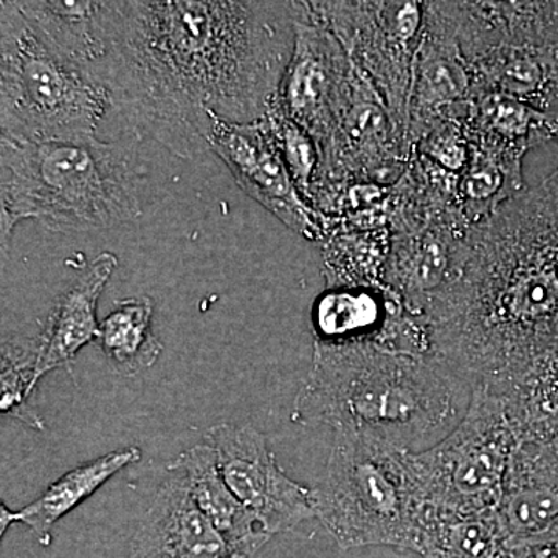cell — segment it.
<instances>
[{"instance_id":"4fadbf2b","label":"cell","mask_w":558,"mask_h":558,"mask_svg":"<svg viewBox=\"0 0 558 558\" xmlns=\"http://www.w3.org/2000/svg\"><path fill=\"white\" fill-rule=\"evenodd\" d=\"M472 90V75L458 38L457 2H425L411 84V148L439 121L465 120Z\"/></svg>"},{"instance_id":"e0dca14e","label":"cell","mask_w":558,"mask_h":558,"mask_svg":"<svg viewBox=\"0 0 558 558\" xmlns=\"http://www.w3.org/2000/svg\"><path fill=\"white\" fill-rule=\"evenodd\" d=\"M185 481L191 498L226 539L231 554L252 558L271 538L258 526L220 475L218 457L209 444H197L168 465Z\"/></svg>"},{"instance_id":"ffe728a7","label":"cell","mask_w":558,"mask_h":558,"mask_svg":"<svg viewBox=\"0 0 558 558\" xmlns=\"http://www.w3.org/2000/svg\"><path fill=\"white\" fill-rule=\"evenodd\" d=\"M413 553L422 558H515L497 517L487 512H454L424 506Z\"/></svg>"},{"instance_id":"9a60e30c","label":"cell","mask_w":558,"mask_h":558,"mask_svg":"<svg viewBox=\"0 0 558 558\" xmlns=\"http://www.w3.org/2000/svg\"><path fill=\"white\" fill-rule=\"evenodd\" d=\"M230 549L178 473L161 484L140 521L128 558H226Z\"/></svg>"},{"instance_id":"9c48e42d","label":"cell","mask_w":558,"mask_h":558,"mask_svg":"<svg viewBox=\"0 0 558 558\" xmlns=\"http://www.w3.org/2000/svg\"><path fill=\"white\" fill-rule=\"evenodd\" d=\"M384 288L410 312L429 307L457 281L472 226L457 207H439L391 191Z\"/></svg>"},{"instance_id":"44dd1931","label":"cell","mask_w":558,"mask_h":558,"mask_svg":"<svg viewBox=\"0 0 558 558\" xmlns=\"http://www.w3.org/2000/svg\"><path fill=\"white\" fill-rule=\"evenodd\" d=\"M469 140L470 159L459 175L458 202L462 216L473 227L527 189L523 180L526 154L480 138Z\"/></svg>"},{"instance_id":"6da1fadb","label":"cell","mask_w":558,"mask_h":558,"mask_svg":"<svg viewBox=\"0 0 558 558\" xmlns=\"http://www.w3.org/2000/svg\"><path fill=\"white\" fill-rule=\"evenodd\" d=\"M301 13L303 2H113L100 80L140 138L194 159L209 150L216 121L270 112Z\"/></svg>"},{"instance_id":"52a82bcc","label":"cell","mask_w":558,"mask_h":558,"mask_svg":"<svg viewBox=\"0 0 558 558\" xmlns=\"http://www.w3.org/2000/svg\"><path fill=\"white\" fill-rule=\"evenodd\" d=\"M517 446L505 400L473 388L464 417L439 442L410 451V470L422 506L454 512L497 510Z\"/></svg>"},{"instance_id":"7a4b0ae2","label":"cell","mask_w":558,"mask_h":558,"mask_svg":"<svg viewBox=\"0 0 558 558\" xmlns=\"http://www.w3.org/2000/svg\"><path fill=\"white\" fill-rule=\"evenodd\" d=\"M436 359L490 391L558 349V170L472 227L427 314Z\"/></svg>"},{"instance_id":"8992f818","label":"cell","mask_w":558,"mask_h":558,"mask_svg":"<svg viewBox=\"0 0 558 558\" xmlns=\"http://www.w3.org/2000/svg\"><path fill=\"white\" fill-rule=\"evenodd\" d=\"M409 457V450L336 433L328 465L311 497L315 517L341 549H414L424 506Z\"/></svg>"},{"instance_id":"83f0119b","label":"cell","mask_w":558,"mask_h":558,"mask_svg":"<svg viewBox=\"0 0 558 558\" xmlns=\"http://www.w3.org/2000/svg\"><path fill=\"white\" fill-rule=\"evenodd\" d=\"M36 344L33 348L20 344H2V400L3 414L20 418L24 424L43 429L38 414L27 405L35 389Z\"/></svg>"},{"instance_id":"7402d4cb","label":"cell","mask_w":558,"mask_h":558,"mask_svg":"<svg viewBox=\"0 0 558 558\" xmlns=\"http://www.w3.org/2000/svg\"><path fill=\"white\" fill-rule=\"evenodd\" d=\"M399 303L385 288L326 289L312 307L315 341L344 344L379 340Z\"/></svg>"},{"instance_id":"8fae6325","label":"cell","mask_w":558,"mask_h":558,"mask_svg":"<svg viewBox=\"0 0 558 558\" xmlns=\"http://www.w3.org/2000/svg\"><path fill=\"white\" fill-rule=\"evenodd\" d=\"M205 439L231 494L270 537L314 519L311 488L286 475L258 429L223 422L209 427Z\"/></svg>"},{"instance_id":"2e32d148","label":"cell","mask_w":558,"mask_h":558,"mask_svg":"<svg viewBox=\"0 0 558 558\" xmlns=\"http://www.w3.org/2000/svg\"><path fill=\"white\" fill-rule=\"evenodd\" d=\"M117 266L113 253H100L61 293L36 341L35 387L50 371L69 368L81 349L98 340V301Z\"/></svg>"},{"instance_id":"4316f807","label":"cell","mask_w":558,"mask_h":558,"mask_svg":"<svg viewBox=\"0 0 558 558\" xmlns=\"http://www.w3.org/2000/svg\"><path fill=\"white\" fill-rule=\"evenodd\" d=\"M267 120L296 189L311 204L312 193L317 185L319 168H322L317 143L303 128L290 119L282 109L279 98L267 113Z\"/></svg>"},{"instance_id":"603a6c76","label":"cell","mask_w":558,"mask_h":558,"mask_svg":"<svg viewBox=\"0 0 558 558\" xmlns=\"http://www.w3.org/2000/svg\"><path fill=\"white\" fill-rule=\"evenodd\" d=\"M465 128L469 137L529 150L558 135V124L545 112L517 98L501 94H480L469 102Z\"/></svg>"},{"instance_id":"30bf717a","label":"cell","mask_w":558,"mask_h":558,"mask_svg":"<svg viewBox=\"0 0 558 558\" xmlns=\"http://www.w3.org/2000/svg\"><path fill=\"white\" fill-rule=\"evenodd\" d=\"M359 80L360 73L340 40L303 2L278 98L290 119L317 143L322 160L355 100Z\"/></svg>"},{"instance_id":"7c38bea8","label":"cell","mask_w":558,"mask_h":558,"mask_svg":"<svg viewBox=\"0 0 558 558\" xmlns=\"http://www.w3.org/2000/svg\"><path fill=\"white\" fill-rule=\"evenodd\" d=\"M208 146L229 167L238 186L289 230L312 242L326 241V220L296 189L267 117L247 124L218 120Z\"/></svg>"},{"instance_id":"3957f363","label":"cell","mask_w":558,"mask_h":558,"mask_svg":"<svg viewBox=\"0 0 558 558\" xmlns=\"http://www.w3.org/2000/svg\"><path fill=\"white\" fill-rule=\"evenodd\" d=\"M473 388L439 359L376 340L314 341L293 421L329 425L400 450H425L464 417Z\"/></svg>"},{"instance_id":"d4e9b609","label":"cell","mask_w":558,"mask_h":558,"mask_svg":"<svg viewBox=\"0 0 558 558\" xmlns=\"http://www.w3.org/2000/svg\"><path fill=\"white\" fill-rule=\"evenodd\" d=\"M492 392L505 400L517 440L558 438V349Z\"/></svg>"},{"instance_id":"5b68a950","label":"cell","mask_w":558,"mask_h":558,"mask_svg":"<svg viewBox=\"0 0 558 558\" xmlns=\"http://www.w3.org/2000/svg\"><path fill=\"white\" fill-rule=\"evenodd\" d=\"M0 5V140L97 138L112 106L109 87L54 49L16 2Z\"/></svg>"},{"instance_id":"277c9868","label":"cell","mask_w":558,"mask_h":558,"mask_svg":"<svg viewBox=\"0 0 558 558\" xmlns=\"http://www.w3.org/2000/svg\"><path fill=\"white\" fill-rule=\"evenodd\" d=\"M0 180L3 244L25 219L54 231H90L142 215V171L117 143L0 140Z\"/></svg>"},{"instance_id":"4dcf8cb0","label":"cell","mask_w":558,"mask_h":558,"mask_svg":"<svg viewBox=\"0 0 558 558\" xmlns=\"http://www.w3.org/2000/svg\"><path fill=\"white\" fill-rule=\"evenodd\" d=\"M556 140H558V135H557V138H556Z\"/></svg>"},{"instance_id":"484cf974","label":"cell","mask_w":558,"mask_h":558,"mask_svg":"<svg viewBox=\"0 0 558 558\" xmlns=\"http://www.w3.org/2000/svg\"><path fill=\"white\" fill-rule=\"evenodd\" d=\"M389 229L336 230L323 242L326 289L384 288Z\"/></svg>"},{"instance_id":"f546056e","label":"cell","mask_w":558,"mask_h":558,"mask_svg":"<svg viewBox=\"0 0 558 558\" xmlns=\"http://www.w3.org/2000/svg\"><path fill=\"white\" fill-rule=\"evenodd\" d=\"M515 558H558V537L515 546Z\"/></svg>"},{"instance_id":"cb8c5ba5","label":"cell","mask_w":558,"mask_h":558,"mask_svg":"<svg viewBox=\"0 0 558 558\" xmlns=\"http://www.w3.org/2000/svg\"><path fill=\"white\" fill-rule=\"evenodd\" d=\"M153 315L148 296H131L117 301L102 319L98 341L113 373L134 377L156 365L163 344L154 333Z\"/></svg>"},{"instance_id":"f1b7e54d","label":"cell","mask_w":558,"mask_h":558,"mask_svg":"<svg viewBox=\"0 0 558 558\" xmlns=\"http://www.w3.org/2000/svg\"><path fill=\"white\" fill-rule=\"evenodd\" d=\"M417 156L440 170L461 175L470 159V140L464 119H447L429 128L416 145Z\"/></svg>"},{"instance_id":"ac0fdd59","label":"cell","mask_w":558,"mask_h":558,"mask_svg":"<svg viewBox=\"0 0 558 558\" xmlns=\"http://www.w3.org/2000/svg\"><path fill=\"white\" fill-rule=\"evenodd\" d=\"M16 3L54 49L100 80L108 57L113 2L16 0Z\"/></svg>"},{"instance_id":"ba28073f","label":"cell","mask_w":558,"mask_h":558,"mask_svg":"<svg viewBox=\"0 0 558 558\" xmlns=\"http://www.w3.org/2000/svg\"><path fill=\"white\" fill-rule=\"evenodd\" d=\"M312 16L340 40L360 75L387 106L409 138L414 60L425 21V2H307ZM410 143V142H409Z\"/></svg>"},{"instance_id":"5bb4252c","label":"cell","mask_w":558,"mask_h":558,"mask_svg":"<svg viewBox=\"0 0 558 558\" xmlns=\"http://www.w3.org/2000/svg\"><path fill=\"white\" fill-rule=\"evenodd\" d=\"M497 517L512 546L558 537V438L517 440Z\"/></svg>"},{"instance_id":"d6986e66","label":"cell","mask_w":558,"mask_h":558,"mask_svg":"<svg viewBox=\"0 0 558 558\" xmlns=\"http://www.w3.org/2000/svg\"><path fill=\"white\" fill-rule=\"evenodd\" d=\"M142 458L137 447H126L110 451L108 454L92 461L84 462L78 468L54 481L53 484L38 499L25 506L24 509L13 512L5 505L0 506V535L13 523L25 524L43 545H49L51 527L65 515L72 512L84 499L94 495L108 483L116 473L135 464Z\"/></svg>"}]
</instances>
